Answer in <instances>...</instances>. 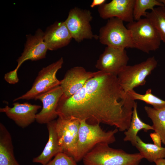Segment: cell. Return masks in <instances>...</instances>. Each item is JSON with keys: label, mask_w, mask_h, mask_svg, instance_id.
Wrapping results in <instances>:
<instances>
[{"label": "cell", "mask_w": 165, "mask_h": 165, "mask_svg": "<svg viewBox=\"0 0 165 165\" xmlns=\"http://www.w3.org/2000/svg\"><path fill=\"white\" fill-rule=\"evenodd\" d=\"M135 103L122 88L117 76L98 71L73 95H62L57 112L58 116L91 124L103 123L123 132L130 126Z\"/></svg>", "instance_id": "obj_1"}, {"label": "cell", "mask_w": 165, "mask_h": 165, "mask_svg": "<svg viewBox=\"0 0 165 165\" xmlns=\"http://www.w3.org/2000/svg\"><path fill=\"white\" fill-rule=\"evenodd\" d=\"M109 145L97 144L84 157L83 165H139L143 159L139 152L129 153Z\"/></svg>", "instance_id": "obj_2"}, {"label": "cell", "mask_w": 165, "mask_h": 165, "mask_svg": "<svg viewBox=\"0 0 165 165\" xmlns=\"http://www.w3.org/2000/svg\"><path fill=\"white\" fill-rule=\"evenodd\" d=\"M80 122L76 153L74 158L77 162L82 160L85 155L97 144L103 143L110 145L115 142V135L119 130L117 128L106 131L101 128L100 124H89L84 120Z\"/></svg>", "instance_id": "obj_3"}, {"label": "cell", "mask_w": 165, "mask_h": 165, "mask_svg": "<svg viewBox=\"0 0 165 165\" xmlns=\"http://www.w3.org/2000/svg\"><path fill=\"white\" fill-rule=\"evenodd\" d=\"M127 28L130 32L135 48L149 53L159 48L161 41L160 35L147 18L129 23Z\"/></svg>", "instance_id": "obj_4"}, {"label": "cell", "mask_w": 165, "mask_h": 165, "mask_svg": "<svg viewBox=\"0 0 165 165\" xmlns=\"http://www.w3.org/2000/svg\"><path fill=\"white\" fill-rule=\"evenodd\" d=\"M123 22L117 18L108 19L99 31L98 39L100 42L115 48H135L130 32Z\"/></svg>", "instance_id": "obj_5"}, {"label": "cell", "mask_w": 165, "mask_h": 165, "mask_svg": "<svg viewBox=\"0 0 165 165\" xmlns=\"http://www.w3.org/2000/svg\"><path fill=\"white\" fill-rule=\"evenodd\" d=\"M64 63L62 57L56 61L43 68L38 72L31 89L25 94L13 100H30L35 99L38 95L46 93L60 86L61 81L57 78L58 71Z\"/></svg>", "instance_id": "obj_6"}, {"label": "cell", "mask_w": 165, "mask_h": 165, "mask_svg": "<svg viewBox=\"0 0 165 165\" xmlns=\"http://www.w3.org/2000/svg\"><path fill=\"white\" fill-rule=\"evenodd\" d=\"M157 63L154 56L133 65H127L117 76L121 86L126 93L144 85L146 78L156 67Z\"/></svg>", "instance_id": "obj_7"}, {"label": "cell", "mask_w": 165, "mask_h": 165, "mask_svg": "<svg viewBox=\"0 0 165 165\" xmlns=\"http://www.w3.org/2000/svg\"><path fill=\"white\" fill-rule=\"evenodd\" d=\"M92 19L89 10L75 7L70 10L64 22L72 38L79 42L85 39H98V35H94L92 31L90 22Z\"/></svg>", "instance_id": "obj_8"}, {"label": "cell", "mask_w": 165, "mask_h": 165, "mask_svg": "<svg viewBox=\"0 0 165 165\" xmlns=\"http://www.w3.org/2000/svg\"><path fill=\"white\" fill-rule=\"evenodd\" d=\"M55 120L56 128L62 152L74 159L76 156L80 121L60 116Z\"/></svg>", "instance_id": "obj_9"}, {"label": "cell", "mask_w": 165, "mask_h": 165, "mask_svg": "<svg viewBox=\"0 0 165 165\" xmlns=\"http://www.w3.org/2000/svg\"><path fill=\"white\" fill-rule=\"evenodd\" d=\"M44 32L40 29H38L33 35H26L27 40L23 51L16 60L17 65L16 68L11 71L13 75L17 76L18 70L25 61L28 60L36 61L46 57L48 50L44 42Z\"/></svg>", "instance_id": "obj_10"}, {"label": "cell", "mask_w": 165, "mask_h": 165, "mask_svg": "<svg viewBox=\"0 0 165 165\" xmlns=\"http://www.w3.org/2000/svg\"><path fill=\"white\" fill-rule=\"evenodd\" d=\"M129 60L125 49L107 46L97 60L95 67L99 71L117 76L127 65Z\"/></svg>", "instance_id": "obj_11"}, {"label": "cell", "mask_w": 165, "mask_h": 165, "mask_svg": "<svg viewBox=\"0 0 165 165\" xmlns=\"http://www.w3.org/2000/svg\"><path fill=\"white\" fill-rule=\"evenodd\" d=\"M13 105L12 107L6 105L1 108L0 112L5 113L9 118L22 128L26 127L36 121L38 111L42 108L40 105L28 102H14Z\"/></svg>", "instance_id": "obj_12"}, {"label": "cell", "mask_w": 165, "mask_h": 165, "mask_svg": "<svg viewBox=\"0 0 165 165\" xmlns=\"http://www.w3.org/2000/svg\"><path fill=\"white\" fill-rule=\"evenodd\" d=\"M60 86L38 96L35 100L40 101L42 108L36 116V121L41 124H46L58 117L57 109L59 101L63 94Z\"/></svg>", "instance_id": "obj_13"}, {"label": "cell", "mask_w": 165, "mask_h": 165, "mask_svg": "<svg viewBox=\"0 0 165 165\" xmlns=\"http://www.w3.org/2000/svg\"><path fill=\"white\" fill-rule=\"evenodd\" d=\"M135 0H112L99 6L98 12L104 19L119 18L128 23L134 21L133 10Z\"/></svg>", "instance_id": "obj_14"}, {"label": "cell", "mask_w": 165, "mask_h": 165, "mask_svg": "<svg viewBox=\"0 0 165 165\" xmlns=\"http://www.w3.org/2000/svg\"><path fill=\"white\" fill-rule=\"evenodd\" d=\"M96 72L87 71L82 66H75L68 70L60 86L63 96L70 97L81 89L86 82L95 75Z\"/></svg>", "instance_id": "obj_15"}, {"label": "cell", "mask_w": 165, "mask_h": 165, "mask_svg": "<svg viewBox=\"0 0 165 165\" xmlns=\"http://www.w3.org/2000/svg\"><path fill=\"white\" fill-rule=\"evenodd\" d=\"M72 38L64 21L55 22L44 32V42L48 50L51 51L67 46Z\"/></svg>", "instance_id": "obj_16"}, {"label": "cell", "mask_w": 165, "mask_h": 165, "mask_svg": "<svg viewBox=\"0 0 165 165\" xmlns=\"http://www.w3.org/2000/svg\"><path fill=\"white\" fill-rule=\"evenodd\" d=\"M46 124L49 133L48 141L42 153L32 160L33 163H40L42 165H46L53 157L62 152L56 130L55 120Z\"/></svg>", "instance_id": "obj_17"}, {"label": "cell", "mask_w": 165, "mask_h": 165, "mask_svg": "<svg viewBox=\"0 0 165 165\" xmlns=\"http://www.w3.org/2000/svg\"><path fill=\"white\" fill-rule=\"evenodd\" d=\"M0 165H20L16 160L11 135L6 127L0 123Z\"/></svg>", "instance_id": "obj_18"}, {"label": "cell", "mask_w": 165, "mask_h": 165, "mask_svg": "<svg viewBox=\"0 0 165 165\" xmlns=\"http://www.w3.org/2000/svg\"><path fill=\"white\" fill-rule=\"evenodd\" d=\"M137 108V103L135 102L130 125L128 129L124 131L125 137L123 138L124 141H129L134 146L137 142L138 133L140 130H143L145 132L153 130L152 126L144 123L140 119L138 115Z\"/></svg>", "instance_id": "obj_19"}, {"label": "cell", "mask_w": 165, "mask_h": 165, "mask_svg": "<svg viewBox=\"0 0 165 165\" xmlns=\"http://www.w3.org/2000/svg\"><path fill=\"white\" fill-rule=\"evenodd\" d=\"M143 158L151 162L165 158V147H159L155 144L144 142L138 136L135 146Z\"/></svg>", "instance_id": "obj_20"}, {"label": "cell", "mask_w": 165, "mask_h": 165, "mask_svg": "<svg viewBox=\"0 0 165 165\" xmlns=\"http://www.w3.org/2000/svg\"><path fill=\"white\" fill-rule=\"evenodd\" d=\"M144 109L152 121L153 130L160 135L162 142L165 145V108L156 109L145 106Z\"/></svg>", "instance_id": "obj_21"}, {"label": "cell", "mask_w": 165, "mask_h": 165, "mask_svg": "<svg viewBox=\"0 0 165 165\" xmlns=\"http://www.w3.org/2000/svg\"><path fill=\"white\" fill-rule=\"evenodd\" d=\"M148 19L158 31L161 41L165 43V9L164 6L155 8L148 12Z\"/></svg>", "instance_id": "obj_22"}, {"label": "cell", "mask_w": 165, "mask_h": 165, "mask_svg": "<svg viewBox=\"0 0 165 165\" xmlns=\"http://www.w3.org/2000/svg\"><path fill=\"white\" fill-rule=\"evenodd\" d=\"M156 6H164L159 0H135L133 10L134 21L140 20L142 16L146 17L148 13L146 10H152Z\"/></svg>", "instance_id": "obj_23"}, {"label": "cell", "mask_w": 165, "mask_h": 165, "mask_svg": "<svg viewBox=\"0 0 165 165\" xmlns=\"http://www.w3.org/2000/svg\"><path fill=\"white\" fill-rule=\"evenodd\" d=\"M127 93L133 100L143 101L152 105L155 109H160L165 108V101L153 94L151 89H148L145 94H143L137 93L134 90L129 91Z\"/></svg>", "instance_id": "obj_24"}, {"label": "cell", "mask_w": 165, "mask_h": 165, "mask_svg": "<svg viewBox=\"0 0 165 165\" xmlns=\"http://www.w3.org/2000/svg\"><path fill=\"white\" fill-rule=\"evenodd\" d=\"M45 165H77V162L72 157L61 152Z\"/></svg>", "instance_id": "obj_25"}, {"label": "cell", "mask_w": 165, "mask_h": 165, "mask_svg": "<svg viewBox=\"0 0 165 165\" xmlns=\"http://www.w3.org/2000/svg\"><path fill=\"white\" fill-rule=\"evenodd\" d=\"M150 136L153 141L154 144L159 147H162V141L160 135L155 132L150 134Z\"/></svg>", "instance_id": "obj_26"}, {"label": "cell", "mask_w": 165, "mask_h": 165, "mask_svg": "<svg viewBox=\"0 0 165 165\" xmlns=\"http://www.w3.org/2000/svg\"><path fill=\"white\" fill-rule=\"evenodd\" d=\"M105 0H94L90 5V7L93 8L96 6H100L106 2Z\"/></svg>", "instance_id": "obj_27"}, {"label": "cell", "mask_w": 165, "mask_h": 165, "mask_svg": "<svg viewBox=\"0 0 165 165\" xmlns=\"http://www.w3.org/2000/svg\"><path fill=\"white\" fill-rule=\"evenodd\" d=\"M155 163L156 165H165V158L158 160Z\"/></svg>", "instance_id": "obj_28"}, {"label": "cell", "mask_w": 165, "mask_h": 165, "mask_svg": "<svg viewBox=\"0 0 165 165\" xmlns=\"http://www.w3.org/2000/svg\"><path fill=\"white\" fill-rule=\"evenodd\" d=\"M159 1L163 4L165 9V0H159Z\"/></svg>", "instance_id": "obj_29"}, {"label": "cell", "mask_w": 165, "mask_h": 165, "mask_svg": "<svg viewBox=\"0 0 165 165\" xmlns=\"http://www.w3.org/2000/svg\"><path fill=\"white\" fill-rule=\"evenodd\" d=\"M4 79H5V78H4ZM5 80H6L5 79ZM6 82H7V81H6ZM9 84H10V83H9Z\"/></svg>", "instance_id": "obj_30"}]
</instances>
